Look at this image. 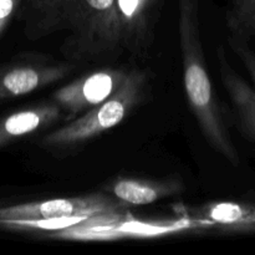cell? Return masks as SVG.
I'll use <instances>...</instances> for the list:
<instances>
[{"instance_id": "52a82bcc", "label": "cell", "mask_w": 255, "mask_h": 255, "mask_svg": "<svg viewBox=\"0 0 255 255\" xmlns=\"http://www.w3.org/2000/svg\"><path fill=\"white\" fill-rule=\"evenodd\" d=\"M120 40L125 51L144 59L156 37L164 0H115Z\"/></svg>"}, {"instance_id": "8fae6325", "label": "cell", "mask_w": 255, "mask_h": 255, "mask_svg": "<svg viewBox=\"0 0 255 255\" xmlns=\"http://www.w3.org/2000/svg\"><path fill=\"white\" fill-rule=\"evenodd\" d=\"M182 214L187 216V218H197L204 224L223 227L228 231L255 232L254 204L241 202H213L201 207H192L189 211L183 208Z\"/></svg>"}, {"instance_id": "ba28073f", "label": "cell", "mask_w": 255, "mask_h": 255, "mask_svg": "<svg viewBox=\"0 0 255 255\" xmlns=\"http://www.w3.org/2000/svg\"><path fill=\"white\" fill-rule=\"evenodd\" d=\"M62 119L64 112L55 101L40 102L0 117V148L47 128Z\"/></svg>"}, {"instance_id": "7a4b0ae2", "label": "cell", "mask_w": 255, "mask_h": 255, "mask_svg": "<svg viewBox=\"0 0 255 255\" xmlns=\"http://www.w3.org/2000/svg\"><path fill=\"white\" fill-rule=\"evenodd\" d=\"M178 37L187 102L207 143L233 166L241 156L232 139L207 69L201 34L199 0H178Z\"/></svg>"}, {"instance_id": "9c48e42d", "label": "cell", "mask_w": 255, "mask_h": 255, "mask_svg": "<svg viewBox=\"0 0 255 255\" xmlns=\"http://www.w3.org/2000/svg\"><path fill=\"white\" fill-rule=\"evenodd\" d=\"M184 184L179 178L154 179L117 178L106 187L122 206H148L182 193Z\"/></svg>"}, {"instance_id": "4fadbf2b", "label": "cell", "mask_w": 255, "mask_h": 255, "mask_svg": "<svg viewBox=\"0 0 255 255\" xmlns=\"http://www.w3.org/2000/svg\"><path fill=\"white\" fill-rule=\"evenodd\" d=\"M228 45L233 54L243 64L244 69L248 72L249 77L253 82V87L255 89V50L252 49L249 42L238 39V37L231 36V35L228 36Z\"/></svg>"}, {"instance_id": "277c9868", "label": "cell", "mask_w": 255, "mask_h": 255, "mask_svg": "<svg viewBox=\"0 0 255 255\" xmlns=\"http://www.w3.org/2000/svg\"><path fill=\"white\" fill-rule=\"evenodd\" d=\"M122 206L105 194H89L85 197L47 199L26 202L0 207V224L6 229L30 231V229L54 228V223L79 221L84 222L102 214L114 213Z\"/></svg>"}, {"instance_id": "5b68a950", "label": "cell", "mask_w": 255, "mask_h": 255, "mask_svg": "<svg viewBox=\"0 0 255 255\" xmlns=\"http://www.w3.org/2000/svg\"><path fill=\"white\" fill-rule=\"evenodd\" d=\"M74 62L55 61L41 55H25L0 65V101L25 96L66 79Z\"/></svg>"}, {"instance_id": "6da1fadb", "label": "cell", "mask_w": 255, "mask_h": 255, "mask_svg": "<svg viewBox=\"0 0 255 255\" xmlns=\"http://www.w3.org/2000/svg\"><path fill=\"white\" fill-rule=\"evenodd\" d=\"M17 21L25 37H61L59 51L69 61H101L124 51L115 0H21Z\"/></svg>"}, {"instance_id": "3957f363", "label": "cell", "mask_w": 255, "mask_h": 255, "mask_svg": "<svg viewBox=\"0 0 255 255\" xmlns=\"http://www.w3.org/2000/svg\"><path fill=\"white\" fill-rule=\"evenodd\" d=\"M148 80L146 71L131 69L111 97L45 134L40 146L47 149L75 148L119 126L147 96Z\"/></svg>"}, {"instance_id": "5bb4252c", "label": "cell", "mask_w": 255, "mask_h": 255, "mask_svg": "<svg viewBox=\"0 0 255 255\" xmlns=\"http://www.w3.org/2000/svg\"><path fill=\"white\" fill-rule=\"evenodd\" d=\"M20 1L21 0H0V36L16 15Z\"/></svg>"}, {"instance_id": "8992f818", "label": "cell", "mask_w": 255, "mask_h": 255, "mask_svg": "<svg viewBox=\"0 0 255 255\" xmlns=\"http://www.w3.org/2000/svg\"><path fill=\"white\" fill-rule=\"evenodd\" d=\"M128 71L124 67H102L82 75L56 90L52 101L61 107L65 120H72L111 97L124 84Z\"/></svg>"}, {"instance_id": "7c38bea8", "label": "cell", "mask_w": 255, "mask_h": 255, "mask_svg": "<svg viewBox=\"0 0 255 255\" xmlns=\"http://www.w3.org/2000/svg\"><path fill=\"white\" fill-rule=\"evenodd\" d=\"M226 24L229 35L255 41V0H227Z\"/></svg>"}, {"instance_id": "30bf717a", "label": "cell", "mask_w": 255, "mask_h": 255, "mask_svg": "<svg viewBox=\"0 0 255 255\" xmlns=\"http://www.w3.org/2000/svg\"><path fill=\"white\" fill-rule=\"evenodd\" d=\"M219 76L243 131L255 141V89L236 71L223 45L217 47Z\"/></svg>"}]
</instances>
